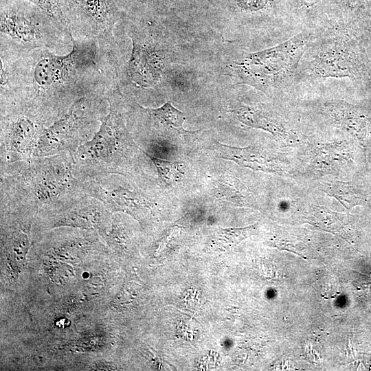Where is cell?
Instances as JSON below:
<instances>
[{
    "label": "cell",
    "mask_w": 371,
    "mask_h": 371,
    "mask_svg": "<svg viewBox=\"0 0 371 371\" xmlns=\"http://www.w3.org/2000/svg\"><path fill=\"white\" fill-rule=\"evenodd\" d=\"M217 196L237 206L252 207L255 200L247 188L237 179L226 176L215 183Z\"/></svg>",
    "instance_id": "obj_12"
},
{
    "label": "cell",
    "mask_w": 371,
    "mask_h": 371,
    "mask_svg": "<svg viewBox=\"0 0 371 371\" xmlns=\"http://www.w3.org/2000/svg\"><path fill=\"white\" fill-rule=\"evenodd\" d=\"M1 211L42 218L87 196L69 152L0 166Z\"/></svg>",
    "instance_id": "obj_2"
},
{
    "label": "cell",
    "mask_w": 371,
    "mask_h": 371,
    "mask_svg": "<svg viewBox=\"0 0 371 371\" xmlns=\"http://www.w3.org/2000/svg\"><path fill=\"white\" fill-rule=\"evenodd\" d=\"M257 223L242 228L223 229L218 227L212 243L218 248L228 249L235 247L243 240L255 233Z\"/></svg>",
    "instance_id": "obj_15"
},
{
    "label": "cell",
    "mask_w": 371,
    "mask_h": 371,
    "mask_svg": "<svg viewBox=\"0 0 371 371\" xmlns=\"http://www.w3.org/2000/svg\"><path fill=\"white\" fill-rule=\"evenodd\" d=\"M216 150L221 158L232 160L244 167L268 172L276 170L270 159L255 147L236 148L217 143Z\"/></svg>",
    "instance_id": "obj_11"
},
{
    "label": "cell",
    "mask_w": 371,
    "mask_h": 371,
    "mask_svg": "<svg viewBox=\"0 0 371 371\" xmlns=\"http://www.w3.org/2000/svg\"><path fill=\"white\" fill-rule=\"evenodd\" d=\"M271 1L272 0H237L240 8L251 12L263 10L269 6Z\"/></svg>",
    "instance_id": "obj_19"
},
{
    "label": "cell",
    "mask_w": 371,
    "mask_h": 371,
    "mask_svg": "<svg viewBox=\"0 0 371 371\" xmlns=\"http://www.w3.org/2000/svg\"><path fill=\"white\" fill-rule=\"evenodd\" d=\"M303 5L308 8H313L316 6L320 1V0H300Z\"/></svg>",
    "instance_id": "obj_20"
},
{
    "label": "cell",
    "mask_w": 371,
    "mask_h": 371,
    "mask_svg": "<svg viewBox=\"0 0 371 371\" xmlns=\"http://www.w3.org/2000/svg\"><path fill=\"white\" fill-rule=\"evenodd\" d=\"M322 190L328 195L336 198L342 205L349 209L353 203L352 188L346 183L339 181L324 183Z\"/></svg>",
    "instance_id": "obj_18"
},
{
    "label": "cell",
    "mask_w": 371,
    "mask_h": 371,
    "mask_svg": "<svg viewBox=\"0 0 371 371\" xmlns=\"http://www.w3.org/2000/svg\"><path fill=\"white\" fill-rule=\"evenodd\" d=\"M237 115L240 120L249 126L262 128L272 133L284 134L286 129L265 111L247 105H239Z\"/></svg>",
    "instance_id": "obj_13"
},
{
    "label": "cell",
    "mask_w": 371,
    "mask_h": 371,
    "mask_svg": "<svg viewBox=\"0 0 371 371\" xmlns=\"http://www.w3.org/2000/svg\"><path fill=\"white\" fill-rule=\"evenodd\" d=\"M144 153L153 162L159 176L166 184H172L179 181L180 176L182 175V169L179 163L161 159L145 151Z\"/></svg>",
    "instance_id": "obj_17"
},
{
    "label": "cell",
    "mask_w": 371,
    "mask_h": 371,
    "mask_svg": "<svg viewBox=\"0 0 371 371\" xmlns=\"http://www.w3.org/2000/svg\"><path fill=\"white\" fill-rule=\"evenodd\" d=\"M326 111L333 121L347 131L357 130L361 117L352 105L341 101H333L325 104Z\"/></svg>",
    "instance_id": "obj_14"
},
{
    "label": "cell",
    "mask_w": 371,
    "mask_h": 371,
    "mask_svg": "<svg viewBox=\"0 0 371 371\" xmlns=\"http://www.w3.org/2000/svg\"><path fill=\"white\" fill-rule=\"evenodd\" d=\"M26 1L40 8L69 31L71 25V12L68 0Z\"/></svg>",
    "instance_id": "obj_16"
},
{
    "label": "cell",
    "mask_w": 371,
    "mask_h": 371,
    "mask_svg": "<svg viewBox=\"0 0 371 371\" xmlns=\"http://www.w3.org/2000/svg\"><path fill=\"white\" fill-rule=\"evenodd\" d=\"M313 38V32L305 30L275 47L249 54L235 63L236 74L242 82L264 91L288 87Z\"/></svg>",
    "instance_id": "obj_5"
},
{
    "label": "cell",
    "mask_w": 371,
    "mask_h": 371,
    "mask_svg": "<svg viewBox=\"0 0 371 371\" xmlns=\"http://www.w3.org/2000/svg\"><path fill=\"white\" fill-rule=\"evenodd\" d=\"M69 31L26 0H0V49L24 53L47 49L58 54L71 52Z\"/></svg>",
    "instance_id": "obj_4"
},
{
    "label": "cell",
    "mask_w": 371,
    "mask_h": 371,
    "mask_svg": "<svg viewBox=\"0 0 371 371\" xmlns=\"http://www.w3.org/2000/svg\"><path fill=\"white\" fill-rule=\"evenodd\" d=\"M357 68L348 38L339 32L319 45L308 61L304 73L313 78L340 79L354 77Z\"/></svg>",
    "instance_id": "obj_9"
},
{
    "label": "cell",
    "mask_w": 371,
    "mask_h": 371,
    "mask_svg": "<svg viewBox=\"0 0 371 371\" xmlns=\"http://www.w3.org/2000/svg\"><path fill=\"white\" fill-rule=\"evenodd\" d=\"M46 124L18 107L0 112V166L32 157Z\"/></svg>",
    "instance_id": "obj_8"
},
{
    "label": "cell",
    "mask_w": 371,
    "mask_h": 371,
    "mask_svg": "<svg viewBox=\"0 0 371 371\" xmlns=\"http://www.w3.org/2000/svg\"><path fill=\"white\" fill-rule=\"evenodd\" d=\"M109 111L106 98L87 96L74 102L62 117L45 127L32 157L69 152L74 155L98 130Z\"/></svg>",
    "instance_id": "obj_6"
},
{
    "label": "cell",
    "mask_w": 371,
    "mask_h": 371,
    "mask_svg": "<svg viewBox=\"0 0 371 371\" xmlns=\"http://www.w3.org/2000/svg\"><path fill=\"white\" fill-rule=\"evenodd\" d=\"M71 39L66 54L0 49V111L21 108L49 126L82 98H107L117 87L115 56L93 40Z\"/></svg>",
    "instance_id": "obj_1"
},
{
    "label": "cell",
    "mask_w": 371,
    "mask_h": 371,
    "mask_svg": "<svg viewBox=\"0 0 371 371\" xmlns=\"http://www.w3.org/2000/svg\"><path fill=\"white\" fill-rule=\"evenodd\" d=\"M106 100L109 111L93 137L74 153V170L81 179L107 175L134 178L144 173L143 156L127 127L123 95L114 89Z\"/></svg>",
    "instance_id": "obj_3"
},
{
    "label": "cell",
    "mask_w": 371,
    "mask_h": 371,
    "mask_svg": "<svg viewBox=\"0 0 371 371\" xmlns=\"http://www.w3.org/2000/svg\"><path fill=\"white\" fill-rule=\"evenodd\" d=\"M56 326L59 328H66L69 325V321L65 317L59 318L56 322Z\"/></svg>",
    "instance_id": "obj_21"
},
{
    "label": "cell",
    "mask_w": 371,
    "mask_h": 371,
    "mask_svg": "<svg viewBox=\"0 0 371 371\" xmlns=\"http://www.w3.org/2000/svg\"><path fill=\"white\" fill-rule=\"evenodd\" d=\"M344 3L350 6V7H354L357 5L361 0H343Z\"/></svg>",
    "instance_id": "obj_22"
},
{
    "label": "cell",
    "mask_w": 371,
    "mask_h": 371,
    "mask_svg": "<svg viewBox=\"0 0 371 371\" xmlns=\"http://www.w3.org/2000/svg\"><path fill=\"white\" fill-rule=\"evenodd\" d=\"M111 213L100 201L86 196L61 211L42 219L49 229L60 227L79 228L97 231L105 237Z\"/></svg>",
    "instance_id": "obj_10"
},
{
    "label": "cell",
    "mask_w": 371,
    "mask_h": 371,
    "mask_svg": "<svg viewBox=\"0 0 371 371\" xmlns=\"http://www.w3.org/2000/svg\"><path fill=\"white\" fill-rule=\"evenodd\" d=\"M71 12L69 32L75 38H87L115 55L114 30L125 18L120 0H68Z\"/></svg>",
    "instance_id": "obj_7"
}]
</instances>
